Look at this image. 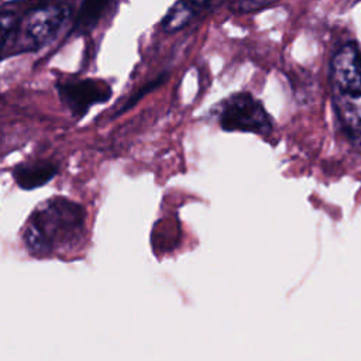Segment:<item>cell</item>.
<instances>
[{"mask_svg":"<svg viewBox=\"0 0 361 361\" xmlns=\"http://www.w3.org/2000/svg\"><path fill=\"white\" fill-rule=\"evenodd\" d=\"M85 219L82 204L61 196L48 199L31 213L23 233L24 244L38 257L72 248L83 235Z\"/></svg>","mask_w":361,"mask_h":361,"instance_id":"1","label":"cell"},{"mask_svg":"<svg viewBox=\"0 0 361 361\" xmlns=\"http://www.w3.org/2000/svg\"><path fill=\"white\" fill-rule=\"evenodd\" d=\"M14 3L1 8L3 58L35 51L48 44L71 16L65 3H41L18 14Z\"/></svg>","mask_w":361,"mask_h":361,"instance_id":"2","label":"cell"},{"mask_svg":"<svg viewBox=\"0 0 361 361\" xmlns=\"http://www.w3.org/2000/svg\"><path fill=\"white\" fill-rule=\"evenodd\" d=\"M329 79L336 116L347 135L361 144V49L357 42L348 41L334 52Z\"/></svg>","mask_w":361,"mask_h":361,"instance_id":"3","label":"cell"},{"mask_svg":"<svg viewBox=\"0 0 361 361\" xmlns=\"http://www.w3.org/2000/svg\"><path fill=\"white\" fill-rule=\"evenodd\" d=\"M217 118L224 131L254 133L264 137L272 133V120L268 111L248 92H240L223 100L217 111Z\"/></svg>","mask_w":361,"mask_h":361,"instance_id":"4","label":"cell"},{"mask_svg":"<svg viewBox=\"0 0 361 361\" xmlns=\"http://www.w3.org/2000/svg\"><path fill=\"white\" fill-rule=\"evenodd\" d=\"M61 103L75 117H83L94 104L106 103L111 97V87L102 79H68L56 83Z\"/></svg>","mask_w":361,"mask_h":361,"instance_id":"5","label":"cell"},{"mask_svg":"<svg viewBox=\"0 0 361 361\" xmlns=\"http://www.w3.org/2000/svg\"><path fill=\"white\" fill-rule=\"evenodd\" d=\"M221 3L214 1H176L165 14L161 27L165 32H175L186 27L192 20L204 11H213Z\"/></svg>","mask_w":361,"mask_h":361,"instance_id":"6","label":"cell"},{"mask_svg":"<svg viewBox=\"0 0 361 361\" xmlns=\"http://www.w3.org/2000/svg\"><path fill=\"white\" fill-rule=\"evenodd\" d=\"M56 172L58 166L52 162H30L14 166L11 175L21 189L32 190L48 183Z\"/></svg>","mask_w":361,"mask_h":361,"instance_id":"7","label":"cell"},{"mask_svg":"<svg viewBox=\"0 0 361 361\" xmlns=\"http://www.w3.org/2000/svg\"><path fill=\"white\" fill-rule=\"evenodd\" d=\"M117 7V3L110 1H83L80 4L79 13L73 21L72 32L85 34L90 30H93L100 18L111 8Z\"/></svg>","mask_w":361,"mask_h":361,"instance_id":"8","label":"cell"},{"mask_svg":"<svg viewBox=\"0 0 361 361\" xmlns=\"http://www.w3.org/2000/svg\"><path fill=\"white\" fill-rule=\"evenodd\" d=\"M165 78H166V73H162V75H159L158 78H155L154 80H151V82L145 83L144 86H141L138 90H135V92L120 106V109L116 110V114H114V116H120V114H123L124 111H127L128 109H131V107H133L140 99H142L147 93H149L151 90L159 87V86L165 82Z\"/></svg>","mask_w":361,"mask_h":361,"instance_id":"9","label":"cell"},{"mask_svg":"<svg viewBox=\"0 0 361 361\" xmlns=\"http://www.w3.org/2000/svg\"><path fill=\"white\" fill-rule=\"evenodd\" d=\"M271 4L272 3H269V1H240L234 6L240 11H258L265 7H269Z\"/></svg>","mask_w":361,"mask_h":361,"instance_id":"10","label":"cell"}]
</instances>
